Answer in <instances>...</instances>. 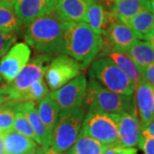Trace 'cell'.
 Wrapping results in <instances>:
<instances>
[{
	"label": "cell",
	"instance_id": "obj_36",
	"mask_svg": "<svg viewBox=\"0 0 154 154\" xmlns=\"http://www.w3.org/2000/svg\"><path fill=\"white\" fill-rule=\"evenodd\" d=\"M7 102H8L7 97L4 94V93H3V92L1 91V89H0V105H4V104H5Z\"/></svg>",
	"mask_w": 154,
	"mask_h": 154
},
{
	"label": "cell",
	"instance_id": "obj_29",
	"mask_svg": "<svg viewBox=\"0 0 154 154\" xmlns=\"http://www.w3.org/2000/svg\"><path fill=\"white\" fill-rule=\"evenodd\" d=\"M17 38V35L16 33L0 30V57H2L11 49V46L16 43Z\"/></svg>",
	"mask_w": 154,
	"mask_h": 154
},
{
	"label": "cell",
	"instance_id": "obj_25",
	"mask_svg": "<svg viewBox=\"0 0 154 154\" xmlns=\"http://www.w3.org/2000/svg\"><path fill=\"white\" fill-rule=\"evenodd\" d=\"M37 110L40 119L51 134V131L55 126L60 111L57 103L50 95H48L38 102Z\"/></svg>",
	"mask_w": 154,
	"mask_h": 154
},
{
	"label": "cell",
	"instance_id": "obj_2",
	"mask_svg": "<svg viewBox=\"0 0 154 154\" xmlns=\"http://www.w3.org/2000/svg\"><path fill=\"white\" fill-rule=\"evenodd\" d=\"M64 21L54 12L34 20L27 26L24 39L38 53L51 56L63 54L62 43Z\"/></svg>",
	"mask_w": 154,
	"mask_h": 154
},
{
	"label": "cell",
	"instance_id": "obj_27",
	"mask_svg": "<svg viewBox=\"0 0 154 154\" xmlns=\"http://www.w3.org/2000/svg\"><path fill=\"white\" fill-rule=\"evenodd\" d=\"M15 103L7 102L0 105V134H4L13 129L16 109Z\"/></svg>",
	"mask_w": 154,
	"mask_h": 154
},
{
	"label": "cell",
	"instance_id": "obj_11",
	"mask_svg": "<svg viewBox=\"0 0 154 154\" xmlns=\"http://www.w3.org/2000/svg\"><path fill=\"white\" fill-rule=\"evenodd\" d=\"M23 26L56 11L57 0H10Z\"/></svg>",
	"mask_w": 154,
	"mask_h": 154
},
{
	"label": "cell",
	"instance_id": "obj_32",
	"mask_svg": "<svg viewBox=\"0 0 154 154\" xmlns=\"http://www.w3.org/2000/svg\"><path fill=\"white\" fill-rule=\"evenodd\" d=\"M142 78L145 82L154 88V63L142 70Z\"/></svg>",
	"mask_w": 154,
	"mask_h": 154
},
{
	"label": "cell",
	"instance_id": "obj_14",
	"mask_svg": "<svg viewBox=\"0 0 154 154\" xmlns=\"http://www.w3.org/2000/svg\"><path fill=\"white\" fill-rule=\"evenodd\" d=\"M134 102L141 128L154 121V88L141 80L135 86Z\"/></svg>",
	"mask_w": 154,
	"mask_h": 154
},
{
	"label": "cell",
	"instance_id": "obj_22",
	"mask_svg": "<svg viewBox=\"0 0 154 154\" xmlns=\"http://www.w3.org/2000/svg\"><path fill=\"white\" fill-rule=\"evenodd\" d=\"M126 52L141 72L154 63V48L146 40L136 39Z\"/></svg>",
	"mask_w": 154,
	"mask_h": 154
},
{
	"label": "cell",
	"instance_id": "obj_38",
	"mask_svg": "<svg viewBox=\"0 0 154 154\" xmlns=\"http://www.w3.org/2000/svg\"><path fill=\"white\" fill-rule=\"evenodd\" d=\"M35 154H44V149L42 146H38V150H37V152H36V153Z\"/></svg>",
	"mask_w": 154,
	"mask_h": 154
},
{
	"label": "cell",
	"instance_id": "obj_15",
	"mask_svg": "<svg viewBox=\"0 0 154 154\" xmlns=\"http://www.w3.org/2000/svg\"><path fill=\"white\" fill-rule=\"evenodd\" d=\"M15 108L17 110L22 111L26 115L28 121L30 122L33 131L35 133V135L37 137V143L43 148L50 146L51 134L47 130L44 122L39 117L36 103L33 101H25L16 104Z\"/></svg>",
	"mask_w": 154,
	"mask_h": 154
},
{
	"label": "cell",
	"instance_id": "obj_4",
	"mask_svg": "<svg viewBox=\"0 0 154 154\" xmlns=\"http://www.w3.org/2000/svg\"><path fill=\"white\" fill-rule=\"evenodd\" d=\"M54 56L39 53L29 60L16 78L10 83L0 87L1 91L8 99V102L18 104L20 98L33 82L42 79Z\"/></svg>",
	"mask_w": 154,
	"mask_h": 154
},
{
	"label": "cell",
	"instance_id": "obj_13",
	"mask_svg": "<svg viewBox=\"0 0 154 154\" xmlns=\"http://www.w3.org/2000/svg\"><path fill=\"white\" fill-rule=\"evenodd\" d=\"M103 49H113L126 51L138 39L130 28L120 21H114L105 30Z\"/></svg>",
	"mask_w": 154,
	"mask_h": 154
},
{
	"label": "cell",
	"instance_id": "obj_31",
	"mask_svg": "<svg viewBox=\"0 0 154 154\" xmlns=\"http://www.w3.org/2000/svg\"><path fill=\"white\" fill-rule=\"evenodd\" d=\"M138 146L144 154H154V137L141 134Z\"/></svg>",
	"mask_w": 154,
	"mask_h": 154
},
{
	"label": "cell",
	"instance_id": "obj_16",
	"mask_svg": "<svg viewBox=\"0 0 154 154\" xmlns=\"http://www.w3.org/2000/svg\"><path fill=\"white\" fill-rule=\"evenodd\" d=\"M94 0H57L56 12L64 22H84Z\"/></svg>",
	"mask_w": 154,
	"mask_h": 154
},
{
	"label": "cell",
	"instance_id": "obj_28",
	"mask_svg": "<svg viewBox=\"0 0 154 154\" xmlns=\"http://www.w3.org/2000/svg\"><path fill=\"white\" fill-rule=\"evenodd\" d=\"M13 130L20 133L27 137L31 138L37 142V137L35 135V133L33 131L30 122L28 121L26 115L22 111L17 109H16V116L13 125Z\"/></svg>",
	"mask_w": 154,
	"mask_h": 154
},
{
	"label": "cell",
	"instance_id": "obj_3",
	"mask_svg": "<svg viewBox=\"0 0 154 154\" xmlns=\"http://www.w3.org/2000/svg\"><path fill=\"white\" fill-rule=\"evenodd\" d=\"M82 105L88 110H98L107 114L122 112L137 114L133 95L128 96L114 93L92 78L88 82Z\"/></svg>",
	"mask_w": 154,
	"mask_h": 154
},
{
	"label": "cell",
	"instance_id": "obj_20",
	"mask_svg": "<svg viewBox=\"0 0 154 154\" xmlns=\"http://www.w3.org/2000/svg\"><path fill=\"white\" fill-rule=\"evenodd\" d=\"M136 35L138 39L148 41L154 31V15L152 10H145L124 22Z\"/></svg>",
	"mask_w": 154,
	"mask_h": 154
},
{
	"label": "cell",
	"instance_id": "obj_34",
	"mask_svg": "<svg viewBox=\"0 0 154 154\" xmlns=\"http://www.w3.org/2000/svg\"><path fill=\"white\" fill-rule=\"evenodd\" d=\"M43 149H44V154H63L62 153V152H57V151H56V150H54V149L52 148V147H51V146H48L46 148Z\"/></svg>",
	"mask_w": 154,
	"mask_h": 154
},
{
	"label": "cell",
	"instance_id": "obj_21",
	"mask_svg": "<svg viewBox=\"0 0 154 154\" xmlns=\"http://www.w3.org/2000/svg\"><path fill=\"white\" fill-rule=\"evenodd\" d=\"M145 10H152L150 0H116L111 14L122 23Z\"/></svg>",
	"mask_w": 154,
	"mask_h": 154
},
{
	"label": "cell",
	"instance_id": "obj_37",
	"mask_svg": "<svg viewBox=\"0 0 154 154\" xmlns=\"http://www.w3.org/2000/svg\"><path fill=\"white\" fill-rule=\"evenodd\" d=\"M148 41L150 42V44L152 45V47L154 48V31H153V33H152V35L150 36Z\"/></svg>",
	"mask_w": 154,
	"mask_h": 154
},
{
	"label": "cell",
	"instance_id": "obj_30",
	"mask_svg": "<svg viewBox=\"0 0 154 154\" xmlns=\"http://www.w3.org/2000/svg\"><path fill=\"white\" fill-rule=\"evenodd\" d=\"M138 149L136 147H126L121 144H111L107 145L102 154H137Z\"/></svg>",
	"mask_w": 154,
	"mask_h": 154
},
{
	"label": "cell",
	"instance_id": "obj_18",
	"mask_svg": "<svg viewBox=\"0 0 154 154\" xmlns=\"http://www.w3.org/2000/svg\"><path fill=\"white\" fill-rule=\"evenodd\" d=\"M101 57H107L116 63L122 71L128 77L134 85L139 83L142 78V72L128 55L126 51L113 49H104L100 51Z\"/></svg>",
	"mask_w": 154,
	"mask_h": 154
},
{
	"label": "cell",
	"instance_id": "obj_5",
	"mask_svg": "<svg viewBox=\"0 0 154 154\" xmlns=\"http://www.w3.org/2000/svg\"><path fill=\"white\" fill-rule=\"evenodd\" d=\"M88 74L90 78L114 93L128 96H132L134 94V83L107 57H99L94 59Z\"/></svg>",
	"mask_w": 154,
	"mask_h": 154
},
{
	"label": "cell",
	"instance_id": "obj_9",
	"mask_svg": "<svg viewBox=\"0 0 154 154\" xmlns=\"http://www.w3.org/2000/svg\"><path fill=\"white\" fill-rule=\"evenodd\" d=\"M87 86L86 75L81 73L62 88L50 93L49 95L54 99L60 111L82 107Z\"/></svg>",
	"mask_w": 154,
	"mask_h": 154
},
{
	"label": "cell",
	"instance_id": "obj_41",
	"mask_svg": "<svg viewBox=\"0 0 154 154\" xmlns=\"http://www.w3.org/2000/svg\"><path fill=\"white\" fill-rule=\"evenodd\" d=\"M115 1H116V0H115Z\"/></svg>",
	"mask_w": 154,
	"mask_h": 154
},
{
	"label": "cell",
	"instance_id": "obj_8",
	"mask_svg": "<svg viewBox=\"0 0 154 154\" xmlns=\"http://www.w3.org/2000/svg\"><path fill=\"white\" fill-rule=\"evenodd\" d=\"M80 64L67 54H58L52 58L45 76L49 89L52 92L62 88L81 74Z\"/></svg>",
	"mask_w": 154,
	"mask_h": 154
},
{
	"label": "cell",
	"instance_id": "obj_35",
	"mask_svg": "<svg viewBox=\"0 0 154 154\" xmlns=\"http://www.w3.org/2000/svg\"><path fill=\"white\" fill-rule=\"evenodd\" d=\"M0 154H5V142H4V134H0Z\"/></svg>",
	"mask_w": 154,
	"mask_h": 154
},
{
	"label": "cell",
	"instance_id": "obj_17",
	"mask_svg": "<svg viewBox=\"0 0 154 154\" xmlns=\"http://www.w3.org/2000/svg\"><path fill=\"white\" fill-rule=\"evenodd\" d=\"M5 154H35L38 144L15 130L4 134Z\"/></svg>",
	"mask_w": 154,
	"mask_h": 154
},
{
	"label": "cell",
	"instance_id": "obj_40",
	"mask_svg": "<svg viewBox=\"0 0 154 154\" xmlns=\"http://www.w3.org/2000/svg\"><path fill=\"white\" fill-rule=\"evenodd\" d=\"M3 82V79H2V77H1V75H0V84Z\"/></svg>",
	"mask_w": 154,
	"mask_h": 154
},
{
	"label": "cell",
	"instance_id": "obj_39",
	"mask_svg": "<svg viewBox=\"0 0 154 154\" xmlns=\"http://www.w3.org/2000/svg\"><path fill=\"white\" fill-rule=\"evenodd\" d=\"M150 4H151V8H152V11L154 15V0H150Z\"/></svg>",
	"mask_w": 154,
	"mask_h": 154
},
{
	"label": "cell",
	"instance_id": "obj_12",
	"mask_svg": "<svg viewBox=\"0 0 154 154\" xmlns=\"http://www.w3.org/2000/svg\"><path fill=\"white\" fill-rule=\"evenodd\" d=\"M118 133L119 143L126 147H136L141 135V124L136 113L122 112L110 114Z\"/></svg>",
	"mask_w": 154,
	"mask_h": 154
},
{
	"label": "cell",
	"instance_id": "obj_6",
	"mask_svg": "<svg viewBox=\"0 0 154 154\" xmlns=\"http://www.w3.org/2000/svg\"><path fill=\"white\" fill-rule=\"evenodd\" d=\"M85 114L82 106L59 111L51 131L50 146L62 153L66 152L80 134Z\"/></svg>",
	"mask_w": 154,
	"mask_h": 154
},
{
	"label": "cell",
	"instance_id": "obj_23",
	"mask_svg": "<svg viewBox=\"0 0 154 154\" xmlns=\"http://www.w3.org/2000/svg\"><path fill=\"white\" fill-rule=\"evenodd\" d=\"M105 147L106 145L80 133L75 143L63 154H102Z\"/></svg>",
	"mask_w": 154,
	"mask_h": 154
},
{
	"label": "cell",
	"instance_id": "obj_24",
	"mask_svg": "<svg viewBox=\"0 0 154 154\" xmlns=\"http://www.w3.org/2000/svg\"><path fill=\"white\" fill-rule=\"evenodd\" d=\"M22 26L10 0H0V30L17 33Z\"/></svg>",
	"mask_w": 154,
	"mask_h": 154
},
{
	"label": "cell",
	"instance_id": "obj_33",
	"mask_svg": "<svg viewBox=\"0 0 154 154\" xmlns=\"http://www.w3.org/2000/svg\"><path fill=\"white\" fill-rule=\"evenodd\" d=\"M141 134L154 137V121L150 122L146 126L141 128Z\"/></svg>",
	"mask_w": 154,
	"mask_h": 154
},
{
	"label": "cell",
	"instance_id": "obj_10",
	"mask_svg": "<svg viewBox=\"0 0 154 154\" xmlns=\"http://www.w3.org/2000/svg\"><path fill=\"white\" fill-rule=\"evenodd\" d=\"M31 49L26 43H17L0 60V75L6 83L11 82L27 65L31 57Z\"/></svg>",
	"mask_w": 154,
	"mask_h": 154
},
{
	"label": "cell",
	"instance_id": "obj_1",
	"mask_svg": "<svg viewBox=\"0 0 154 154\" xmlns=\"http://www.w3.org/2000/svg\"><path fill=\"white\" fill-rule=\"evenodd\" d=\"M104 38L84 22H65L62 53L73 57L84 70L103 49Z\"/></svg>",
	"mask_w": 154,
	"mask_h": 154
},
{
	"label": "cell",
	"instance_id": "obj_7",
	"mask_svg": "<svg viewBox=\"0 0 154 154\" xmlns=\"http://www.w3.org/2000/svg\"><path fill=\"white\" fill-rule=\"evenodd\" d=\"M80 133L106 146L119 143L117 128L113 117L110 114L98 110L87 111Z\"/></svg>",
	"mask_w": 154,
	"mask_h": 154
},
{
	"label": "cell",
	"instance_id": "obj_26",
	"mask_svg": "<svg viewBox=\"0 0 154 154\" xmlns=\"http://www.w3.org/2000/svg\"><path fill=\"white\" fill-rule=\"evenodd\" d=\"M49 94L50 89L48 85L42 78L33 82L26 91L23 92L20 98L19 103L25 101H33L34 103H37Z\"/></svg>",
	"mask_w": 154,
	"mask_h": 154
},
{
	"label": "cell",
	"instance_id": "obj_19",
	"mask_svg": "<svg viewBox=\"0 0 154 154\" xmlns=\"http://www.w3.org/2000/svg\"><path fill=\"white\" fill-rule=\"evenodd\" d=\"M114 21H116V19L112 16V14L107 12L105 7L95 0L88 7L84 19V22H86L95 33L99 35H103L105 29Z\"/></svg>",
	"mask_w": 154,
	"mask_h": 154
}]
</instances>
